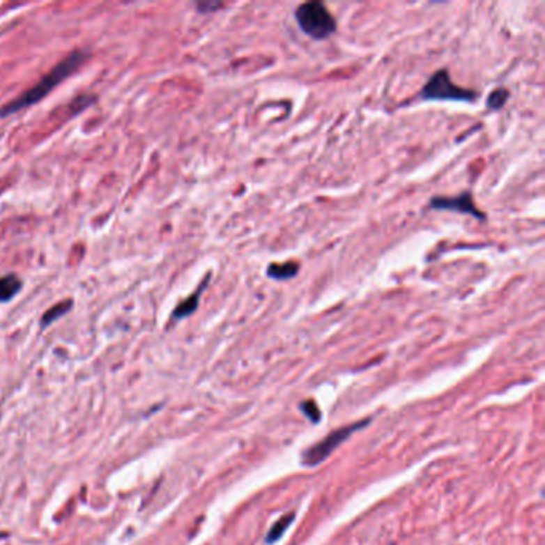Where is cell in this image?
<instances>
[{"mask_svg": "<svg viewBox=\"0 0 545 545\" xmlns=\"http://www.w3.org/2000/svg\"><path fill=\"white\" fill-rule=\"evenodd\" d=\"M86 59H89V53L84 50H74L72 53L68 54L50 72L43 75L36 85H32L29 90H26L24 93H21L18 98H15V100L7 102V105L0 109V117L13 116V114L23 111V109L40 102L43 98L50 95L58 85H61L64 80L69 79V75H72Z\"/></svg>", "mask_w": 545, "mask_h": 545, "instance_id": "1", "label": "cell"}, {"mask_svg": "<svg viewBox=\"0 0 545 545\" xmlns=\"http://www.w3.org/2000/svg\"><path fill=\"white\" fill-rule=\"evenodd\" d=\"M304 34L314 40H326L336 32V20L321 2L301 3L294 13Z\"/></svg>", "mask_w": 545, "mask_h": 545, "instance_id": "2", "label": "cell"}, {"mask_svg": "<svg viewBox=\"0 0 545 545\" xmlns=\"http://www.w3.org/2000/svg\"><path fill=\"white\" fill-rule=\"evenodd\" d=\"M477 93L473 90L462 89L451 80L448 69H440L432 77L427 80V84L422 86L419 98L426 101H464L473 102L477 100Z\"/></svg>", "mask_w": 545, "mask_h": 545, "instance_id": "3", "label": "cell"}, {"mask_svg": "<svg viewBox=\"0 0 545 545\" xmlns=\"http://www.w3.org/2000/svg\"><path fill=\"white\" fill-rule=\"evenodd\" d=\"M368 422L369 421H360V422L351 424V426L341 427V429L335 430V432H331L328 437H325L323 440L320 441V443L310 446L309 450L302 452V459H301L302 464L306 467H314V466L320 464V462H323L326 457H328L331 452L342 443V441L351 437L353 432H357V430L367 426Z\"/></svg>", "mask_w": 545, "mask_h": 545, "instance_id": "4", "label": "cell"}, {"mask_svg": "<svg viewBox=\"0 0 545 545\" xmlns=\"http://www.w3.org/2000/svg\"><path fill=\"white\" fill-rule=\"evenodd\" d=\"M429 208L437 211H456V213L475 216L477 220L484 221V213L477 208L472 192H468V190L461 195H456V197H433L430 200Z\"/></svg>", "mask_w": 545, "mask_h": 545, "instance_id": "5", "label": "cell"}, {"mask_svg": "<svg viewBox=\"0 0 545 545\" xmlns=\"http://www.w3.org/2000/svg\"><path fill=\"white\" fill-rule=\"evenodd\" d=\"M208 283H210V275H206V279L200 283V286L197 288V290H195L192 294H190V296H187L186 299H184V301H181V302L178 304L176 309H174L173 314H171V318L174 321L184 320V318L190 317V315H192L195 310L199 309L201 294H204V291L206 290Z\"/></svg>", "mask_w": 545, "mask_h": 545, "instance_id": "6", "label": "cell"}, {"mask_svg": "<svg viewBox=\"0 0 545 545\" xmlns=\"http://www.w3.org/2000/svg\"><path fill=\"white\" fill-rule=\"evenodd\" d=\"M21 290H23V280L16 274L0 277V304L12 301Z\"/></svg>", "mask_w": 545, "mask_h": 545, "instance_id": "7", "label": "cell"}, {"mask_svg": "<svg viewBox=\"0 0 545 545\" xmlns=\"http://www.w3.org/2000/svg\"><path fill=\"white\" fill-rule=\"evenodd\" d=\"M299 274V266L296 263H283V264H270L267 269V277L272 280L285 282L294 279Z\"/></svg>", "mask_w": 545, "mask_h": 545, "instance_id": "8", "label": "cell"}, {"mask_svg": "<svg viewBox=\"0 0 545 545\" xmlns=\"http://www.w3.org/2000/svg\"><path fill=\"white\" fill-rule=\"evenodd\" d=\"M70 309H72V301H70V299L54 304L53 307H50L45 314H43V317L40 320V326L42 328H47V326H50L52 323H54V321H58L68 312H70Z\"/></svg>", "mask_w": 545, "mask_h": 545, "instance_id": "9", "label": "cell"}, {"mask_svg": "<svg viewBox=\"0 0 545 545\" xmlns=\"http://www.w3.org/2000/svg\"><path fill=\"white\" fill-rule=\"evenodd\" d=\"M293 519H294V514H286V515H283L280 520H277V523H274V526L270 528L269 534H267L266 542L272 544V542L279 541V539L283 536V532L286 531V528L293 523Z\"/></svg>", "mask_w": 545, "mask_h": 545, "instance_id": "10", "label": "cell"}, {"mask_svg": "<svg viewBox=\"0 0 545 545\" xmlns=\"http://www.w3.org/2000/svg\"><path fill=\"white\" fill-rule=\"evenodd\" d=\"M509 90L505 89H498L489 93L488 100H486V106L488 109H491V111H499V109H502L505 106L507 100H509Z\"/></svg>", "mask_w": 545, "mask_h": 545, "instance_id": "11", "label": "cell"}, {"mask_svg": "<svg viewBox=\"0 0 545 545\" xmlns=\"http://www.w3.org/2000/svg\"><path fill=\"white\" fill-rule=\"evenodd\" d=\"M95 100H96V98H95V96H91V95H82V96H79V98H75V100L72 101L74 114L82 112V111H84V109H86L89 106H91V105H93V101H95Z\"/></svg>", "mask_w": 545, "mask_h": 545, "instance_id": "12", "label": "cell"}, {"mask_svg": "<svg viewBox=\"0 0 545 545\" xmlns=\"http://www.w3.org/2000/svg\"><path fill=\"white\" fill-rule=\"evenodd\" d=\"M301 410L306 413V416L312 419L314 422H318L320 421V410L317 408V405H315L314 401H307V403H302L301 405Z\"/></svg>", "mask_w": 545, "mask_h": 545, "instance_id": "13", "label": "cell"}, {"mask_svg": "<svg viewBox=\"0 0 545 545\" xmlns=\"http://www.w3.org/2000/svg\"><path fill=\"white\" fill-rule=\"evenodd\" d=\"M221 7H222V3H199L197 5V8L200 10L201 13H208L210 10H213V12H215V10L221 8Z\"/></svg>", "mask_w": 545, "mask_h": 545, "instance_id": "14", "label": "cell"}]
</instances>
